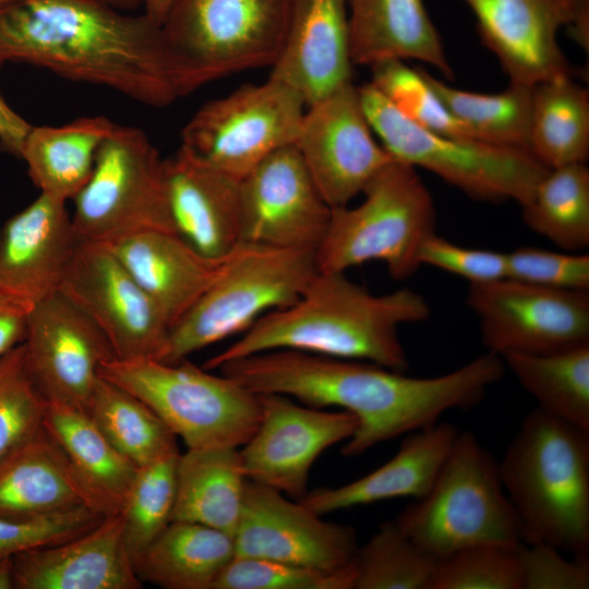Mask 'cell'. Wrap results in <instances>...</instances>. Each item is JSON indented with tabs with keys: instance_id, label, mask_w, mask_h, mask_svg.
Returning <instances> with one entry per match:
<instances>
[{
	"instance_id": "cell-1",
	"label": "cell",
	"mask_w": 589,
	"mask_h": 589,
	"mask_svg": "<svg viewBox=\"0 0 589 589\" xmlns=\"http://www.w3.org/2000/svg\"><path fill=\"white\" fill-rule=\"evenodd\" d=\"M217 370L256 395L280 394L352 413L358 428L340 453L356 457L436 423L448 410L479 404L506 368L486 351L449 373L412 377L368 361L277 349L227 361Z\"/></svg>"
},
{
	"instance_id": "cell-2",
	"label": "cell",
	"mask_w": 589,
	"mask_h": 589,
	"mask_svg": "<svg viewBox=\"0 0 589 589\" xmlns=\"http://www.w3.org/2000/svg\"><path fill=\"white\" fill-rule=\"evenodd\" d=\"M19 62L155 108L180 96L161 25L106 0L0 3V68Z\"/></svg>"
},
{
	"instance_id": "cell-3",
	"label": "cell",
	"mask_w": 589,
	"mask_h": 589,
	"mask_svg": "<svg viewBox=\"0 0 589 589\" xmlns=\"http://www.w3.org/2000/svg\"><path fill=\"white\" fill-rule=\"evenodd\" d=\"M431 308L419 292L401 288L375 294L346 272L317 271L297 301L260 317L204 369L277 349L372 362L405 372L401 325L424 322Z\"/></svg>"
},
{
	"instance_id": "cell-4",
	"label": "cell",
	"mask_w": 589,
	"mask_h": 589,
	"mask_svg": "<svg viewBox=\"0 0 589 589\" xmlns=\"http://www.w3.org/2000/svg\"><path fill=\"white\" fill-rule=\"evenodd\" d=\"M498 470L524 543L588 554V431L537 407L522 420Z\"/></svg>"
},
{
	"instance_id": "cell-5",
	"label": "cell",
	"mask_w": 589,
	"mask_h": 589,
	"mask_svg": "<svg viewBox=\"0 0 589 589\" xmlns=\"http://www.w3.org/2000/svg\"><path fill=\"white\" fill-rule=\"evenodd\" d=\"M395 521L437 560L473 544L518 548L524 543L498 462L470 431L458 433L428 493Z\"/></svg>"
},
{
	"instance_id": "cell-6",
	"label": "cell",
	"mask_w": 589,
	"mask_h": 589,
	"mask_svg": "<svg viewBox=\"0 0 589 589\" xmlns=\"http://www.w3.org/2000/svg\"><path fill=\"white\" fill-rule=\"evenodd\" d=\"M362 202L332 208L315 251L317 271L347 272L368 262L385 264L392 278H410L419 251L436 228L433 197L417 169L393 159L365 187Z\"/></svg>"
},
{
	"instance_id": "cell-7",
	"label": "cell",
	"mask_w": 589,
	"mask_h": 589,
	"mask_svg": "<svg viewBox=\"0 0 589 589\" xmlns=\"http://www.w3.org/2000/svg\"><path fill=\"white\" fill-rule=\"evenodd\" d=\"M294 0H175L161 24L180 96L241 71L273 67Z\"/></svg>"
},
{
	"instance_id": "cell-8",
	"label": "cell",
	"mask_w": 589,
	"mask_h": 589,
	"mask_svg": "<svg viewBox=\"0 0 589 589\" xmlns=\"http://www.w3.org/2000/svg\"><path fill=\"white\" fill-rule=\"evenodd\" d=\"M316 272L315 250L241 241L213 285L170 328L156 360L176 363L242 334L263 315L297 301Z\"/></svg>"
},
{
	"instance_id": "cell-9",
	"label": "cell",
	"mask_w": 589,
	"mask_h": 589,
	"mask_svg": "<svg viewBox=\"0 0 589 589\" xmlns=\"http://www.w3.org/2000/svg\"><path fill=\"white\" fill-rule=\"evenodd\" d=\"M99 376L146 404L187 448H239L260 422L256 394L187 359L111 358L100 365Z\"/></svg>"
},
{
	"instance_id": "cell-10",
	"label": "cell",
	"mask_w": 589,
	"mask_h": 589,
	"mask_svg": "<svg viewBox=\"0 0 589 589\" xmlns=\"http://www.w3.org/2000/svg\"><path fill=\"white\" fill-rule=\"evenodd\" d=\"M358 93L373 133L393 158L436 175L471 199L513 200L521 206L549 171L528 149L423 129L402 116L370 82L358 86Z\"/></svg>"
},
{
	"instance_id": "cell-11",
	"label": "cell",
	"mask_w": 589,
	"mask_h": 589,
	"mask_svg": "<svg viewBox=\"0 0 589 589\" xmlns=\"http://www.w3.org/2000/svg\"><path fill=\"white\" fill-rule=\"evenodd\" d=\"M164 160L142 129L116 123L88 181L72 200L79 239L107 243L143 231L177 232Z\"/></svg>"
},
{
	"instance_id": "cell-12",
	"label": "cell",
	"mask_w": 589,
	"mask_h": 589,
	"mask_svg": "<svg viewBox=\"0 0 589 589\" xmlns=\"http://www.w3.org/2000/svg\"><path fill=\"white\" fill-rule=\"evenodd\" d=\"M306 105L268 77L201 106L181 131V146L242 179L277 151L294 145Z\"/></svg>"
},
{
	"instance_id": "cell-13",
	"label": "cell",
	"mask_w": 589,
	"mask_h": 589,
	"mask_svg": "<svg viewBox=\"0 0 589 589\" xmlns=\"http://www.w3.org/2000/svg\"><path fill=\"white\" fill-rule=\"evenodd\" d=\"M467 305L486 351L546 354L589 344V292L503 278L470 284Z\"/></svg>"
},
{
	"instance_id": "cell-14",
	"label": "cell",
	"mask_w": 589,
	"mask_h": 589,
	"mask_svg": "<svg viewBox=\"0 0 589 589\" xmlns=\"http://www.w3.org/2000/svg\"><path fill=\"white\" fill-rule=\"evenodd\" d=\"M59 291L100 329L115 358L156 359L161 352L167 318L105 243H79Z\"/></svg>"
},
{
	"instance_id": "cell-15",
	"label": "cell",
	"mask_w": 589,
	"mask_h": 589,
	"mask_svg": "<svg viewBox=\"0 0 589 589\" xmlns=\"http://www.w3.org/2000/svg\"><path fill=\"white\" fill-rule=\"evenodd\" d=\"M294 146L330 208L349 205L395 159L374 137L352 82L305 108Z\"/></svg>"
},
{
	"instance_id": "cell-16",
	"label": "cell",
	"mask_w": 589,
	"mask_h": 589,
	"mask_svg": "<svg viewBox=\"0 0 589 589\" xmlns=\"http://www.w3.org/2000/svg\"><path fill=\"white\" fill-rule=\"evenodd\" d=\"M261 416L251 438L239 449L248 480L291 495L308 492L310 470L328 447L349 440L357 418L345 410H326L280 394H259Z\"/></svg>"
},
{
	"instance_id": "cell-17",
	"label": "cell",
	"mask_w": 589,
	"mask_h": 589,
	"mask_svg": "<svg viewBox=\"0 0 589 589\" xmlns=\"http://www.w3.org/2000/svg\"><path fill=\"white\" fill-rule=\"evenodd\" d=\"M23 346L45 398L85 412L100 365L115 358L100 329L59 290L27 311Z\"/></svg>"
},
{
	"instance_id": "cell-18",
	"label": "cell",
	"mask_w": 589,
	"mask_h": 589,
	"mask_svg": "<svg viewBox=\"0 0 589 589\" xmlns=\"http://www.w3.org/2000/svg\"><path fill=\"white\" fill-rule=\"evenodd\" d=\"M232 538L237 556L325 570L348 565L358 548L353 527L324 520L300 501L250 480Z\"/></svg>"
},
{
	"instance_id": "cell-19",
	"label": "cell",
	"mask_w": 589,
	"mask_h": 589,
	"mask_svg": "<svg viewBox=\"0 0 589 589\" xmlns=\"http://www.w3.org/2000/svg\"><path fill=\"white\" fill-rule=\"evenodd\" d=\"M241 239L291 249H317L332 208L294 145L272 154L240 182Z\"/></svg>"
},
{
	"instance_id": "cell-20",
	"label": "cell",
	"mask_w": 589,
	"mask_h": 589,
	"mask_svg": "<svg viewBox=\"0 0 589 589\" xmlns=\"http://www.w3.org/2000/svg\"><path fill=\"white\" fill-rule=\"evenodd\" d=\"M472 11L481 43L498 59L509 82L533 86L577 70L557 35L589 0H464Z\"/></svg>"
},
{
	"instance_id": "cell-21",
	"label": "cell",
	"mask_w": 589,
	"mask_h": 589,
	"mask_svg": "<svg viewBox=\"0 0 589 589\" xmlns=\"http://www.w3.org/2000/svg\"><path fill=\"white\" fill-rule=\"evenodd\" d=\"M67 203L39 193L0 228V290L26 311L59 290L81 242Z\"/></svg>"
},
{
	"instance_id": "cell-22",
	"label": "cell",
	"mask_w": 589,
	"mask_h": 589,
	"mask_svg": "<svg viewBox=\"0 0 589 589\" xmlns=\"http://www.w3.org/2000/svg\"><path fill=\"white\" fill-rule=\"evenodd\" d=\"M14 589H140L120 514L59 543L12 556Z\"/></svg>"
},
{
	"instance_id": "cell-23",
	"label": "cell",
	"mask_w": 589,
	"mask_h": 589,
	"mask_svg": "<svg viewBox=\"0 0 589 589\" xmlns=\"http://www.w3.org/2000/svg\"><path fill=\"white\" fill-rule=\"evenodd\" d=\"M352 64L347 0H294L269 76L308 107L351 83Z\"/></svg>"
},
{
	"instance_id": "cell-24",
	"label": "cell",
	"mask_w": 589,
	"mask_h": 589,
	"mask_svg": "<svg viewBox=\"0 0 589 589\" xmlns=\"http://www.w3.org/2000/svg\"><path fill=\"white\" fill-rule=\"evenodd\" d=\"M164 171L176 231L209 257L228 256L242 241L241 180L181 145Z\"/></svg>"
},
{
	"instance_id": "cell-25",
	"label": "cell",
	"mask_w": 589,
	"mask_h": 589,
	"mask_svg": "<svg viewBox=\"0 0 589 589\" xmlns=\"http://www.w3.org/2000/svg\"><path fill=\"white\" fill-rule=\"evenodd\" d=\"M105 244L158 305L170 328L213 285L227 257H209L179 233L159 230Z\"/></svg>"
},
{
	"instance_id": "cell-26",
	"label": "cell",
	"mask_w": 589,
	"mask_h": 589,
	"mask_svg": "<svg viewBox=\"0 0 589 589\" xmlns=\"http://www.w3.org/2000/svg\"><path fill=\"white\" fill-rule=\"evenodd\" d=\"M459 431L434 423L406 434L393 458L366 476L335 488L308 491L299 501L323 516L378 501L424 496L433 484Z\"/></svg>"
},
{
	"instance_id": "cell-27",
	"label": "cell",
	"mask_w": 589,
	"mask_h": 589,
	"mask_svg": "<svg viewBox=\"0 0 589 589\" xmlns=\"http://www.w3.org/2000/svg\"><path fill=\"white\" fill-rule=\"evenodd\" d=\"M353 64L413 59L454 73L423 0H347Z\"/></svg>"
},
{
	"instance_id": "cell-28",
	"label": "cell",
	"mask_w": 589,
	"mask_h": 589,
	"mask_svg": "<svg viewBox=\"0 0 589 589\" xmlns=\"http://www.w3.org/2000/svg\"><path fill=\"white\" fill-rule=\"evenodd\" d=\"M82 506L103 513L45 431L0 467V517L38 518Z\"/></svg>"
},
{
	"instance_id": "cell-29",
	"label": "cell",
	"mask_w": 589,
	"mask_h": 589,
	"mask_svg": "<svg viewBox=\"0 0 589 589\" xmlns=\"http://www.w3.org/2000/svg\"><path fill=\"white\" fill-rule=\"evenodd\" d=\"M44 431L103 513L119 514L139 467L111 444L85 411L72 406L48 401Z\"/></svg>"
},
{
	"instance_id": "cell-30",
	"label": "cell",
	"mask_w": 589,
	"mask_h": 589,
	"mask_svg": "<svg viewBox=\"0 0 589 589\" xmlns=\"http://www.w3.org/2000/svg\"><path fill=\"white\" fill-rule=\"evenodd\" d=\"M115 124L107 117L89 116L62 125H32L20 158L40 193L72 201L88 181L97 153Z\"/></svg>"
},
{
	"instance_id": "cell-31",
	"label": "cell",
	"mask_w": 589,
	"mask_h": 589,
	"mask_svg": "<svg viewBox=\"0 0 589 589\" xmlns=\"http://www.w3.org/2000/svg\"><path fill=\"white\" fill-rule=\"evenodd\" d=\"M247 481L239 448H188L178 458L171 521L196 522L232 536Z\"/></svg>"
},
{
	"instance_id": "cell-32",
	"label": "cell",
	"mask_w": 589,
	"mask_h": 589,
	"mask_svg": "<svg viewBox=\"0 0 589 589\" xmlns=\"http://www.w3.org/2000/svg\"><path fill=\"white\" fill-rule=\"evenodd\" d=\"M232 536L172 520L135 563L137 577L165 589H213L235 557Z\"/></svg>"
},
{
	"instance_id": "cell-33",
	"label": "cell",
	"mask_w": 589,
	"mask_h": 589,
	"mask_svg": "<svg viewBox=\"0 0 589 589\" xmlns=\"http://www.w3.org/2000/svg\"><path fill=\"white\" fill-rule=\"evenodd\" d=\"M529 151L549 169L587 161L589 93L574 76L532 86Z\"/></svg>"
},
{
	"instance_id": "cell-34",
	"label": "cell",
	"mask_w": 589,
	"mask_h": 589,
	"mask_svg": "<svg viewBox=\"0 0 589 589\" xmlns=\"http://www.w3.org/2000/svg\"><path fill=\"white\" fill-rule=\"evenodd\" d=\"M501 358L539 409L589 432V344L546 354Z\"/></svg>"
},
{
	"instance_id": "cell-35",
	"label": "cell",
	"mask_w": 589,
	"mask_h": 589,
	"mask_svg": "<svg viewBox=\"0 0 589 589\" xmlns=\"http://www.w3.org/2000/svg\"><path fill=\"white\" fill-rule=\"evenodd\" d=\"M418 70L474 140L529 151L532 86L509 82L500 93H474L447 85L423 68Z\"/></svg>"
},
{
	"instance_id": "cell-36",
	"label": "cell",
	"mask_w": 589,
	"mask_h": 589,
	"mask_svg": "<svg viewBox=\"0 0 589 589\" xmlns=\"http://www.w3.org/2000/svg\"><path fill=\"white\" fill-rule=\"evenodd\" d=\"M522 219L556 247L578 252L589 245V169L586 163L551 168L524 205Z\"/></svg>"
},
{
	"instance_id": "cell-37",
	"label": "cell",
	"mask_w": 589,
	"mask_h": 589,
	"mask_svg": "<svg viewBox=\"0 0 589 589\" xmlns=\"http://www.w3.org/2000/svg\"><path fill=\"white\" fill-rule=\"evenodd\" d=\"M86 413L137 467L178 450L176 435L141 399L99 376Z\"/></svg>"
},
{
	"instance_id": "cell-38",
	"label": "cell",
	"mask_w": 589,
	"mask_h": 589,
	"mask_svg": "<svg viewBox=\"0 0 589 589\" xmlns=\"http://www.w3.org/2000/svg\"><path fill=\"white\" fill-rule=\"evenodd\" d=\"M353 589H429L437 558L387 520L358 546L351 560Z\"/></svg>"
},
{
	"instance_id": "cell-39",
	"label": "cell",
	"mask_w": 589,
	"mask_h": 589,
	"mask_svg": "<svg viewBox=\"0 0 589 589\" xmlns=\"http://www.w3.org/2000/svg\"><path fill=\"white\" fill-rule=\"evenodd\" d=\"M179 450L139 467L119 513L134 563L171 522L177 493Z\"/></svg>"
},
{
	"instance_id": "cell-40",
	"label": "cell",
	"mask_w": 589,
	"mask_h": 589,
	"mask_svg": "<svg viewBox=\"0 0 589 589\" xmlns=\"http://www.w3.org/2000/svg\"><path fill=\"white\" fill-rule=\"evenodd\" d=\"M47 404L27 369L23 342L0 357V467L44 431Z\"/></svg>"
},
{
	"instance_id": "cell-41",
	"label": "cell",
	"mask_w": 589,
	"mask_h": 589,
	"mask_svg": "<svg viewBox=\"0 0 589 589\" xmlns=\"http://www.w3.org/2000/svg\"><path fill=\"white\" fill-rule=\"evenodd\" d=\"M370 68V83L411 122L443 135L474 140L431 88L418 68H410L402 60H385Z\"/></svg>"
},
{
	"instance_id": "cell-42",
	"label": "cell",
	"mask_w": 589,
	"mask_h": 589,
	"mask_svg": "<svg viewBox=\"0 0 589 589\" xmlns=\"http://www.w3.org/2000/svg\"><path fill=\"white\" fill-rule=\"evenodd\" d=\"M518 548L473 544L437 560L429 589H522Z\"/></svg>"
},
{
	"instance_id": "cell-43",
	"label": "cell",
	"mask_w": 589,
	"mask_h": 589,
	"mask_svg": "<svg viewBox=\"0 0 589 589\" xmlns=\"http://www.w3.org/2000/svg\"><path fill=\"white\" fill-rule=\"evenodd\" d=\"M354 578L351 562L341 568L325 570L235 555L213 589H353Z\"/></svg>"
},
{
	"instance_id": "cell-44",
	"label": "cell",
	"mask_w": 589,
	"mask_h": 589,
	"mask_svg": "<svg viewBox=\"0 0 589 589\" xmlns=\"http://www.w3.org/2000/svg\"><path fill=\"white\" fill-rule=\"evenodd\" d=\"M105 516L95 508L82 506L38 518L0 517V560L73 538L94 527Z\"/></svg>"
},
{
	"instance_id": "cell-45",
	"label": "cell",
	"mask_w": 589,
	"mask_h": 589,
	"mask_svg": "<svg viewBox=\"0 0 589 589\" xmlns=\"http://www.w3.org/2000/svg\"><path fill=\"white\" fill-rule=\"evenodd\" d=\"M509 279L566 290H589V255L524 247L506 253Z\"/></svg>"
},
{
	"instance_id": "cell-46",
	"label": "cell",
	"mask_w": 589,
	"mask_h": 589,
	"mask_svg": "<svg viewBox=\"0 0 589 589\" xmlns=\"http://www.w3.org/2000/svg\"><path fill=\"white\" fill-rule=\"evenodd\" d=\"M522 589H587L589 558L568 560L558 549L542 542L522 543L518 550Z\"/></svg>"
},
{
	"instance_id": "cell-47",
	"label": "cell",
	"mask_w": 589,
	"mask_h": 589,
	"mask_svg": "<svg viewBox=\"0 0 589 589\" xmlns=\"http://www.w3.org/2000/svg\"><path fill=\"white\" fill-rule=\"evenodd\" d=\"M420 265H429L469 280L489 283L507 277L506 253L470 249L455 244L435 233L419 251Z\"/></svg>"
},
{
	"instance_id": "cell-48",
	"label": "cell",
	"mask_w": 589,
	"mask_h": 589,
	"mask_svg": "<svg viewBox=\"0 0 589 589\" xmlns=\"http://www.w3.org/2000/svg\"><path fill=\"white\" fill-rule=\"evenodd\" d=\"M27 311L0 290V357L25 338Z\"/></svg>"
},
{
	"instance_id": "cell-49",
	"label": "cell",
	"mask_w": 589,
	"mask_h": 589,
	"mask_svg": "<svg viewBox=\"0 0 589 589\" xmlns=\"http://www.w3.org/2000/svg\"><path fill=\"white\" fill-rule=\"evenodd\" d=\"M31 124L7 103L0 92V145L9 154L20 157Z\"/></svg>"
},
{
	"instance_id": "cell-50",
	"label": "cell",
	"mask_w": 589,
	"mask_h": 589,
	"mask_svg": "<svg viewBox=\"0 0 589 589\" xmlns=\"http://www.w3.org/2000/svg\"><path fill=\"white\" fill-rule=\"evenodd\" d=\"M175 0H142L144 13L156 24L161 25L166 20Z\"/></svg>"
},
{
	"instance_id": "cell-51",
	"label": "cell",
	"mask_w": 589,
	"mask_h": 589,
	"mask_svg": "<svg viewBox=\"0 0 589 589\" xmlns=\"http://www.w3.org/2000/svg\"><path fill=\"white\" fill-rule=\"evenodd\" d=\"M11 558L0 560V589H14Z\"/></svg>"
},
{
	"instance_id": "cell-52",
	"label": "cell",
	"mask_w": 589,
	"mask_h": 589,
	"mask_svg": "<svg viewBox=\"0 0 589 589\" xmlns=\"http://www.w3.org/2000/svg\"><path fill=\"white\" fill-rule=\"evenodd\" d=\"M122 11H133L142 5V0H106Z\"/></svg>"
},
{
	"instance_id": "cell-53",
	"label": "cell",
	"mask_w": 589,
	"mask_h": 589,
	"mask_svg": "<svg viewBox=\"0 0 589 589\" xmlns=\"http://www.w3.org/2000/svg\"><path fill=\"white\" fill-rule=\"evenodd\" d=\"M5 1H9V0H0V3H1V2H5Z\"/></svg>"
}]
</instances>
